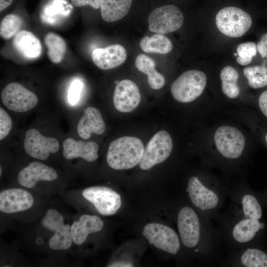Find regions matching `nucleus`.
I'll return each instance as SVG.
<instances>
[{"label": "nucleus", "mask_w": 267, "mask_h": 267, "mask_svg": "<svg viewBox=\"0 0 267 267\" xmlns=\"http://www.w3.org/2000/svg\"><path fill=\"white\" fill-rule=\"evenodd\" d=\"M230 204L216 220L222 240L230 251L251 245L265 227L261 222L262 209L257 198L244 185L230 188Z\"/></svg>", "instance_id": "1"}, {"label": "nucleus", "mask_w": 267, "mask_h": 267, "mask_svg": "<svg viewBox=\"0 0 267 267\" xmlns=\"http://www.w3.org/2000/svg\"><path fill=\"white\" fill-rule=\"evenodd\" d=\"M177 227L182 245L191 250L204 265H212L220 257L222 238L211 219L188 206L177 215Z\"/></svg>", "instance_id": "2"}, {"label": "nucleus", "mask_w": 267, "mask_h": 267, "mask_svg": "<svg viewBox=\"0 0 267 267\" xmlns=\"http://www.w3.org/2000/svg\"><path fill=\"white\" fill-rule=\"evenodd\" d=\"M229 190L222 183L202 180L193 176L188 180L186 192L195 209L212 220L219 217Z\"/></svg>", "instance_id": "3"}, {"label": "nucleus", "mask_w": 267, "mask_h": 267, "mask_svg": "<svg viewBox=\"0 0 267 267\" xmlns=\"http://www.w3.org/2000/svg\"><path fill=\"white\" fill-rule=\"evenodd\" d=\"M144 150L143 143L138 138L119 137L109 144L106 155L107 164L117 170L133 168L139 163Z\"/></svg>", "instance_id": "4"}, {"label": "nucleus", "mask_w": 267, "mask_h": 267, "mask_svg": "<svg viewBox=\"0 0 267 267\" xmlns=\"http://www.w3.org/2000/svg\"><path fill=\"white\" fill-rule=\"evenodd\" d=\"M207 77L199 70L187 71L178 76L172 84L171 91L173 97L182 103L192 102L203 92Z\"/></svg>", "instance_id": "5"}, {"label": "nucleus", "mask_w": 267, "mask_h": 267, "mask_svg": "<svg viewBox=\"0 0 267 267\" xmlns=\"http://www.w3.org/2000/svg\"><path fill=\"white\" fill-rule=\"evenodd\" d=\"M252 18L248 13L234 6L221 9L216 16V24L223 34L232 38L244 35L250 28Z\"/></svg>", "instance_id": "6"}, {"label": "nucleus", "mask_w": 267, "mask_h": 267, "mask_svg": "<svg viewBox=\"0 0 267 267\" xmlns=\"http://www.w3.org/2000/svg\"><path fill=\"white\" fill-rule=\"evenodd\" d=\"M173 141L169 134L164 130L156 133L148 142L139 163L143 170H147L165 161L170 156Z\"/></svg>", "instance_id": "7"}, {"label": "nucleus", "mask_w": 267, "mask_h": 267, "mask_svg": "<svg viewBox=\"0 0 267 267\" xmlns=\"http://www.w3.org/2000/svg\"><path fill=\"white\" fill-rule=\"evenodd\" d=\"M184 17L176 6L168 4L153 10L148 17V28L156 34H165L179 29L183 22Z\"/></svg>", "instance_id": "8"}, {"label": "nucleus", "mask_w": 267, "mask_h": 267, "mask_svg": "<svg viewBox=\"0 0 267 267\" xmlns=\"http://www.w3.org/2000/svg\"><path fill=\"white\" fill-rule=\"evenodd\" d=\"M142 234L150 244L164 252L175 255L181 248V240L177 232L170 227L150 223L143 228Z\"/></svg>", "instance_id": "9"}, {"label": "nucleus", "mask_w": 267, "mask_h": 267, "mask_svg": "<svg viewBox=\"0 0 267 267\" xmlns=\"http://www.w3.org/2000/svg\"><path fill=\"white\" fill-rule=\"evenodd\" d=\"M214 140L216 148L222 157L231 160L241 157L245 139L237 129L229 126H221L216 130Z\"/></svg>", "instance_id": "10"}, {"label": "nucleus", "mask_w": 267, "mask_h": 267, "mask_svg": "<svg viewBox=\"0 0 267 267\" xmlns=\"http://www.w3.org/2000/svg\"><path fill=\"white\" fill-rule=\"evenodd\" d=\"M42 225L54 234L49 240V247L54 250L69 249L73 242L71 226L64 223V218L54 209L48 210L41 221Z\"/></svg>", "instance_id": "11"}, {"label": "nucleus", "mask_w": 267, "mask_h": 267, "mask_svg": "<svg viewBox=\"0 0 267 267\" xmlns=\"http://www.w3.org/2000/svg\"><path fill=\"white\" fill-rule=\"evenodd\" d=\"M1 98L9 110L19 113L34 108L38 103V98L34 92L17 83H11L2 90Z\"/></svg>", "instance_id": "12"}, {"label": "nucleus", "mask_w": 267, "mask_h": 267, "mask_svg": "<svg viewBox=\"0 0 267 267\" xmlns=\"http://www.w3.org/2000/svg\"><path fill=\"white\" fill-rule=\"evenodd\" d=\"M82 195L94 206L100 214L104 216L115 214L121 206L120 195L107 187H89L83 191Z\"/></svg>", "instance_id": "13"}, {"label": "nucleus", "mask_w": 267, "mask_h": 267, "mask_svg": "<svg viewBox=\"0 0 267 267\" xmlns=\"http://www.w3.org/2000/svg\"><path fill=\"white\" fill-rule=\"evenodd\" d=\"M24 148L29 156L44 160L50 153L58 151L59 143L56 138L44 136L37 129L32 128L26 132Z\"/></svg>", "instance_id": "14"}, {"label": "nucleus", "mask_w": 267, "mask_h": 267, "mask_svg": "<svg viewBox=\"0 0 267 267\" xmlns=\"http://www.w3.org/2000/svg\"><path fill=\"white\" fill-rule=\"evenodd\" d=\"M223 264L231 267H267V254L260 249L248 245L230 251Z\"/></svg>", "instance_id": "15"}, {"label": "nucleus", "mask_w": 267, "mask_h": 267, "mask_svg": "<svg viewBox=\"0 0 267 267\" xmlns=\"http://www.w3.org/2000/svg\"><path fill=\"white\" fill-rule=\"evenodd\" d=\"M141 100L137 86L133 81L125 79L116 85L113 94V103L116 109L128 113L134 110Z\"/></svg>", "instance_id": "16"}, {"label": "nucleus", "mask_w": 267, "mask_h": 267, "mask_svg": "<svg viewBox=\"0 0 267 267\" xmlns=\"http://www.w3.org/2000/svg\"><path fill=\"white\" fill-rule=\"evenodd\" d=\"M34 204L32 195L21 188H10L0 193V210L11 214L30 209Z\"/></svg>", "instance_id": "17"}, {"label": "nucleus", "mask_w": 267, "mask_h": 267, "mask_svg": "<svg viewBox=\"0 0 267 267\" xmlns=\"http://www.w3.org/2000/svg\"><path fill=\"white\" fill-rule=\"evenodd\" d=\"M57 177V173L53 168L40 162L33 161L19 172L17 180L22 186L30 188L39 181H52Z\"/></svg>", "instance_id": "18"}, {"label": "nucleus", "mask_w": 267, "mask_h": 267, "mask_svg": "<svg viewBox=\"0 0 267 267\" xmlns=\"http://www.w3.org/2000/svg\"><path fill=\"white\" fill-rule=\"evenodd\" d=\"M127 58L125 48L120 44H112L94 49L91 58L94 64L102 70L116 68L122 64Z\"/></svg>", "instance_id": "19"}, {"label": "nucleus", "mask_w": 267, "mask_h": 267, "mask_svg": "<svg viewBox=\"0 0 267 267\" xmlns=\"http://www.w3.org/2000/svg\"><path fill=\"white\" fill-rule=\"evenodd\" d=\"M63 155L67 160L81 158L89 162L98 157V145L93 141L76 140L67 138L63 142Z\"/></svg>", "instance_id": "20"}, {"label": "nucleus", "mask_w": 267, "mask_h": 267, "mask_svg": "<svg viewBox=\"0 0 267 267\" xmlns=\"http://www.w3.org/2000/svg\"><path fill=\"white\" fill-rule=\"evenodd\" d=\"M105 130V123L100 111L94 107L85 108L77 124L78 135L84 139H88L92 134L100 135Z\"/></svg>", "instance_id": "21"}, {"label": "nucleus", "mask_w": 267, "mask_h": 267, "mask_svg": "<svg viewBox=\"0 0 267 267\" xmlns=\"http://www.w3.org/2000/svg\"><path fill=\"white\" fill-rule=\"evenodd\" d=\"M12 44L15 50L25 59H35L41 55L42 46L41 42L30 31H20L14 37Z\"/></svg>", "instance_id": "22"}, {"label": "nucleus", "mask_w": 267, "mask_h": 267, "mask_svg": "<svg viewBox=\"0 0 267 267\" xmlns=\"http://www.w3.org/2000/svg\"><path fill=\"white\" fill-rule=\"evenodd\" d=\"M103 226V221L98 216L82 215L78 221L74 222L71 226L73 242L77 245L83 244L88 234L100 231Z\"/></svg>", "instance_id": "23"}, {"label": "nucleus", "mask_w": 267, "mask_h": 267, "mask_svg": "<svg viewBox=\"0 0 267 267\" xmlns=\"http://www.w3.org/2000/svg\"><path fill=\"white\" fill-rule=\"evenodd\" d=\"M132 0H100L102 19L106 22H115L125 17L128 13Z\"/></svg>", "instance_id": "24"}, {"label": "nucleus", "mask_w": 267, "mask_h": 267, "mask_svg": "<svg viewBox=\"0 0 267 267\" xmlns=\"http://www.w3.org/2000/svg\"><path fill=\"white\" fill-rule=\"evenodd\" d=\"M135 65L147 76L148 83L151 89H159L164 86L165 78L155 69V63L151 58L143 54H139L135 58Z\"/></svg>", "instance_id": "25"}, {"label": "nucleus", "mask_w": 267, "mask_h": 267, "mask_svg": "<svg viewBox=\"0 0 267 267\" xmlns=\"http://www.w3.org/2000/svg\"><path fill=\"white\" fill-rule=\"evenodd\" d=\"M141 49L147 53L167 54L173 48L170 40L163 34H156L143 37L139 44Z\"/></svg>", "instance_id": "26"}, {"label": "nucleus", "mask_w": 267, "mask_h": 267, "mask_svg": "<svg viewBox=\"0 0 267 267\" xmlns=\"http://www.w3.org/2000/svg\"><path fill=\"white\" fill-rule=\"evenodd\" d=\"M44 42L50 60L53 63L62 61L66 50V44L64 39L55 33L50 32L45 35Z\"/></svg>", "instance_id": "27"}, {"label": "nucleus", "mask_w": 267, "mask_h": 267, "mask_svg": "<svg viewBox=\"0 0 267 267\" xmlns=\"http://www.w3.org/2000/svg\"><path fill=\"white\" fill-rule=\"evenodd\" d=\"M238 78V72L231 66H225L221 71L222 90L230 98H235L239 94L240 89L237 84Z\"/></svg>", "instance_id": "28"}, {"label": "nucleus", "mask_w": 267, "mask_h": 267, "mask_svg": "<svg viewBox=\"0 0 267 267\" xmlns=\"http://www.w3.org/2000/svg\"><path fill=\"white\" fill-rule=\"evenodd\" d=\"M23 22L19 16L10 14L6 15L0 25V35L4 40L14 37L21 30Z\"/></svg>", "instance_id": "29"}, {"label": "nucleus", "mask_w": 267, "mask_h": 267, "mask_svg": "<svg viewBox=\"0 0 267 267\" xmlns=\"http://www.w3.org/2000/svg\"><path fill=\"white\" fill-rule=\"evenodd\" d=\"M243 74L252 88L259 89L267 86V68L264 66L245 67Z\"/></svg>", "instance_id": "30"}, {"label": "nucleus", "mask_w": 267, "mask_h": 267, "mask_svg": "<svg viewBox=\"0 0 267 267\" xmlns=\"http://www.w3.org/2000/svg\"><path fill=\"white\" fill-rule=\"evenodd\" d=\"M236 50L237 63L242 66H245L250 64L253 57L256 55L257 45L251 42L244 43L238 45Z\"/></svg>", "instance_id": "31"}, {"label": "nucleus", "mask_w": 267, "mask_h": 267, "mask_svg": "<svg viewBox=\"0 0 267 267\" xmlns=\"http://www.w3.org/2000/svg\"><path fill=\"white\" fill-rule=\"evenodd\" d=\"M12 127L10 116L2 108H0V140L4 139L9 134Z\"/></svg>", "instance_id": "32"}, {"label": "nucleus", "mask_w": 267, "mask_h": 267, "mask_svg": "<svg viewBox=\"0 0 267 267\" xmlns=\"http://www.w3.org/2000/svg\"><path fill=\"white\" fill-rule=\"evenodd\" d=\"M83 85L82 82L78 80H75L71 84L68 94V99L71 104L75 105L78 101Z\"/></svg>", "instance_id": "33"}, {"label": "nucleus", "mask_w": 267, "mask_h": 267, "mask_svg": "<svg viewBox=\"0 0 267 267\" xmlns=\"http://www.w3.org/2000/svg\"><path fill=\"white\" fill-rule=\"evenodd\" d=\"M73 5L76 7H83L87 5L94 9L100 7V0H71Z\"/></svg>", "instance_id": "34"}, {"label": "nucleus", "mask_w": 267, "mask_h": 267, "mask_svg": "<svg viewBox=\"0 0 267 267\" xmlns=\"http://www.w3.org/2000/svg\"><path fill=\"white\" fill-rule=\"evenodd\" d=\"M257 48L262 58H267V33L262 36L257 45Z\"/></svg>", "instance_id": "35"}, {"label": "nucleus", "mask_w": 267, "mask_h": 267, "mask_svg": "<svg viewBox=\"0 0 267 267\" xmlns=\"http://www.w3.org/2000/svg\"><path fill=\"white\" fill-rule=\"evenodd\" d=\"M259 105L262 112L267 117V90L261 94L259 98Z\"/></svg>", "instance_id": "36"}, {"label": "nucleus", "mask_w": 267, "mask_h": 267, "mask_svg": "<svg viewBox=\"0 0 267 267\" xmlns=\"http://www.w3.org/2000/svg\"><path fill=\"white\" fill-rule=\"evenodd\" d=\"M13 0H0V11L7 7L12 2Z\"/></svg>", "instance_id": "37"}, {"label": "nucleus", "mask_w": 267, "mask_h": 267, "mask_svg": "<svg viewBox=\"0 0 267 267\" xmlns=\"http://www.w3.org/2000/svg\"><path fill=\"white\" fill-rule=\"evenodd\" d=\"M108 267H133V265L132 264L129 263H126V262H116L112 264H110Z\"/></svg>", "instance_id": "38"}, {"label": "nucleus", "mask_w": 267, "mask_h": 267, "mask_svg": "<svg viewBox=\"0 0 267 267\" xmlns=\"http://www.w3.org/2000/svg\"><path fill=\"white\" fill-rule=\"evenodd\" d=\"M36 242L39 245H41L43 242V239L41 237H38L36 239Z\"/></svg>", "instance_id": "39"}, {"label": "nucleus", "mask_w": 267, "mask_h": 267, "mask_svg": "<svg viewBox=\"0 0 267 267\" xmlns=\"http://www.w3.org/2000/svg\"><path fill=\"white\" fill-rule=\"evenodd\" d=\"M265 139H266V142L267 143V134L266 135Z\"/></svg>", "instance_id": "40"}, {"label": "nucleus", "mask_w": 267, "mask_h": 267, "mask_svg": "<svg viewBox=\"0 0 267 267\" xmlns=\"http://www.w3.org/2000/svg\"><path fill=\"white\" fill-rule=\"evenodd\" d=\"M1 175V168H0V175Z\"/></svg>", "instance_id": "41"}, {"label": "nucleus", "mask_w": 267, "mask_h": 267, "mask_svg": "<svg viewBox=\"0 0 267 267\" xmlns=\"http://www.w3.org/2000/svg\"><path fill=\"white\" fill-rule=\"evenodd\" d=\"M234 56H237V53H234Z\"/></svg>", "instance_id": "42"}]
</instances>
